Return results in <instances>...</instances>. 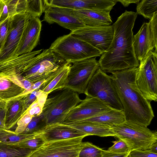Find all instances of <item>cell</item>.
Instances as JSON below:
<instances>
[{
    "instance_id": "6da1fadb",
    "label": "cell",
    "mask_w": 157,
    "mask_h": 157,
    "mask_svg": "<svg viewBox=\"0 0 157 157\" xmlns=\"http://www.w3.org/2000/svg\"><path fill=\"white\" fill-rule=\"evenodd\" d=\"M137 15L136 12L125 10L112 25L114 33L112 42L98 61L99 67L105 73L139 66L134 50L132 31Z\"/></svg>"
},
{
    "instance_id": "7a4b0ae2",
    "label": "cell",
    "mask_w": 157,
    "mask_h": 157,
    "mask_svg": "<svg viewBox=\"0 0 157 157\" xmlns=\"http://www.w3.org/2000/svg\"><path fill=\"white\" fill-rule=\"evenodd\" d=\"M137 69L116 71L110 76L123 106L126 121L147 127L154 115L151 101L143 96L136 84Z\"/></svg>"
},
{
    "instance_id": "3957f363",
    "label": "cell",
    "mask_w": 157,
    "mask_h": 157,
    "mask_svg": "<svg viewBox=\"0 0 157 157\" xmlns=\"http://www.w3.org/2000/svg\"><path fill=\"white\" fill-rule=\"evenodd\" d=\"M82 100L78 94L69 88L64 87L55 90L48 94L40 115L47 125L61 123L68 113Z\"/></svg>"
},
{
    "instance_id": "277c9868",
    "label": "cell",
    "mask_w": 157,
    "mask_h": 157,
    "mask_svg": "<svg viewBox=\"0 0 157 157\" xmlns=\"http://www.w3.org/2000/svg\"><path fill=\"white\" fill-rule=\"evenodd\" d=\"M49 48L71 63L102 54L97 48L70 33L57 38Z\"/></svg>"
},
{
    "instance_id": "5b68a950",
    "label": "cell",
    "mask_w": 157,
    "mask_h": 157,
    "mask_svg": "<svg viewBox=\"0 0 157 157\" xmlns=\"http://www.w3.org/2000/svg\"><path fill=\"white\" fill-rule=\"evenodd\" d=\"M115 136L123 140L130 151L149 149L157 143V132L147 127L127 121L111 127Z\"/></svg>"
},
{
    "instance_id": "8992f818",
    "label": "cell",
    "mask_w": 157,
    "mask_h": 157,
    "mask_svg": "<svg viewBox=\"0 0 157 157\" xmlns=\"http://www.w3.org/2000/svg\"><path fill=\"white\" fill-rule=\"evenodd\" d=\"M85 94L100 100L112 109L123 111V106L110 75L100 67L89 82Z\"/></svg>"
},
{
    "instance_id": "52a82bcc",
    "label": "cell",
    "mask_w": 157,
    "mask_h": 157,
    "mask_svg": "<svg viewBox=\"0 0 157 157\" xmlns=\"http://www.w3.org/2000/svg\"><path fill=\"white\" fill-rule=\"evenodd\" d=\"M140 61L136 82L143 96L150 101L157 100V53L151 51Z\"/></svg>"
},
{
    "instance_id": "ba28073f",
    "label": "cell",
    "mask_w": 157,
    "mask_h": 157,
    "mask_svg": "<svg viewBox=\"0 0 157 157\" xmlns=\"http://www.w3.org/2000/svg\"><path fill=\"white\" fill-rule=\"evenodd\" d=\"M67 62L49 48L36 56L29 70L23 77L33 84L45 80Z\"/></svg>"
},
{
    "instance_id": "9c48e42d",
    "label": "cell",
    "mask_w": 157,
    "mask_h": 157,
    "mask_svg": "<svg viewBox=\"0 0 157 157\" xmlns=\"http://www.w3.org/2000/svg\"><path fill=\"white\" fill-rule=\"evenodd\" d=\"M84 136L45 142L27 157H78Z\"/></svg>"
},
{
    "instance_id": "30bf717a",
    "label": "cell",
    "mask_w": 157,
    "mask_h": 157,
    "mask_svg": "<svg viewBox=\"0 0 157 157\" xmlns=\"http://www.w3.org/2000/svg\"><path fill=\"white\" fill-rule=\"evenodd\" d=\"M70 67L65 87L78 94L85 93L87 85L93 75L99 67L96 57L73 63Z\"/></svg>"
},
{
    "instance_id": "8fae6325",
    "label": "cell",
    "mask_w": 157,
    "mask_h": 157,
    "mask_svg": "<svg viewBox=\"0 0 157 157\" xmlns=\"http://www.w3.org/2000/svg\"><path fill=\"white\" fill-rule=\"evenodd\" d=\"M32 17L25 12L17 13L9 19L8 36L0 51V60L15 57L25 30Z\"/></svg>"
},
{
    "instance_id": "7c38bea8",
    "label": "cell",
    "mask_w": 157,
    "mask_h": 157,
    "mask_svg": "<svg viewBox=\"0 0 157 157\" xmlns=\"http://www.w3.org/2000/svg\"><path fill=\"white\" fill-rule=\"evenodd\" d=\"M70 33L89 44L102 54L107 49L112 42L114 29L112 25L99 27L86 25Z\"/></svg>"
},
{
    "instance_id": "4fadbf2b",
    "label": "cell",
    "mask_w": 157,
    "mask_h": 157,
    "mask_svg": "<svg viewBox=\"0 0 157 157\" xmlns=\"http://www.w3.org/2000/svg\"><path fill=\"white\" fill-rule=\"evenodd\" d=\"M111 109L100 100L86 96L84 99L68 113L61 123L88 119L100 115Z\"/></svg>"
},
{
    "instance_id": "5bb4252c",
    "label": "cell",
    "mask_w": 157,
    "mask_h": 157,
    "mask_svg": "<svg viewBox=\"0 0 157 157\" xmlns=\"http://www.w3.org/2000/svg\"><path fill=\"white\" fill-rule=\"evenodd\" d=\"M42 49L24 54L14 58L0 60V77L23 76L30 69Z\"/></svg>"
},
{
    "instance_id": "9a60e30c",
    "label": "cell",
    "mask_w": 157,
    "mask_h": 157,
    "mask_svg": "<svg viewBox=\"0 0 157 157\" xmlns=\"http://www.w3.org/2000/svg\"><path fill=\"white\" fill-rule=\"evenodd\" d=\"M73 10L65 7L48 6L44 12L43 21L49 24L57 23L73 31L86 25L75 16Z\"/></svg>"
},
{
    "instance_id": "2e32d148",
    "label": "cell",
    "mask_w": 157,
    "mask_h": 157,
    "mask_svg": "<svg viewBox=\"0 0 157 157\" xmlns=\"http://www.w3.org/2000/svg\"><path fill=\"white\" fill-rule=\"evenodd\" d=\"M47 1L48 6L109 13L117 2L116 0H47Z\"/></svg>"
},
{
    "instance_id": "e0dca14e",
    "label": "cell",
    "mask_w": 157,
    "mask_h": 157,
    "mask_svg": "<svg viewBox=\"0 0 157 157\" xmlns=\"http://www.w3.org/2000/svg\"><path fill=\"white\" fill-rule=\"evenodd\" d=\"M41 26L39 18H30L24 31L15 57L32 52L39 42Z\"/></svg>"
},
{
    "instance_id": "ac0fdd59",
    "label": "cell",
    "mask_w": 157,
    "mask_h": 157,
    "mask_svg": "<svg viewBox=\"0 0 157 157\" xmlns=\"http://www.w3.org/2000/svg\"><path fill=\"white\" fill-rule=\"evenodd\" d=\"M87 136L78 130L58 123L46 125L42 130L41 135L45 142Z\"/></svg>"
},
{
    "instance_id": "d6986e66",
    "label": "cell",
    "mask_w": 157,
    "mask_h": 157,
    "mask_svg": "<svg viewBox=\"0 0 157 157\" xmlns=\"http://www.w3.org/2000/svg\"><path fill=\"white\" fill-rule=\"evenodd\" d=\"M135 54L140 61L154 48L153 39L149 22H144L138 33L133 36Z\"/></svg>"
},
{
    "instance_id": "ffe728a7",
    "label": "cell",
    "mask_w": 157,
    "mask_h": 157,
    "mask_svg": "<svg viewBox=\"0 0 157 157\" xmlns=\"http://www.w3.org/2000/svg\"><path fill=\"white\" fill-rule=\"evenodd\" d=\"M75 16L86 25L99 27L109 26L112 23L110 13L87 10H73Z\"/></svg>"
},
{
    "instance_id": "44dd1931",
    "label": "cell",
    "mask_w": 157,
    "mask_h": 157,
    "mask_svg": "<svg viewBox=\"0 0 157 157\" xmlns=\"http://www.w3.org/2000/svg\"><path fill=\"white\" fill-rule=\"evenodd\" d=\"M71 66V63L66 62L48 78L38 89L48 94L55 90L64 87Z\"/></svg>"
},
{
    "instance_id": "7402d4cb",
    "label": "cell",
    "mask_w": 157,
    "mask_h": 157,
    "mask_svg": "<svg viewBox=\"0 0 157 157\" xmlns=\"http://www.w3.org/2000/svg\"><path fill=\"white\" fill-rule=\"evenodd\" d=\"M61 124L67 125L86 134L88 136H97L100 137L115 136L111 127L82 121L64 122Z\"/></svg>"
},
{
    "instance_id": "603a6c76",
    "label": "cell",
    "mask_w": 157,
    "mask_h": 157,
    "mask_svg": "<svg viewBox=\"0 0 157 157\" xmlns=\"http://www.w3.org/2000/svg\"><path fill=\"white\" fill-rule=\"evenodd\" d=\"M21 95L6 101L4 122L7 129L10 130L15 125L26 112L21 100Z\"/></svg>"
},
{
    "instance_id": "cb8c5ba5",
    "label": "cell",
    "mask_w": 157,
    "mask_h": 157,
    "mask_svg": "<svg viewBox=\"0 0 157 157\" xmlns=\"http://www.w3.org/2000/svg\"><path fill=\"white\" fill-rule=\"evenodd\" d=\"M79 121L89 122L111 127L113 125L122 123L126 121L123 111L111 109L100 115Z\"/></svg>"
},
{
    "instance_id": "d4e9b609",
    "label": "cell",
    "mask_w": 157,
    "mask_h": 157,
    "mask_svg": "<svg viewBox=\"0 0 157 157\" xmlns=\"http://www.w3.org/2000/svg\"><path fill=\"white\" fill-rule=\"evenodd\" d=\"M25 90L7 78L0 77V98L7 101L22 95Z\"/></svg>"
},
{
    "instance_id": "484cf974",
    "label": "cell",
    "mask_w": 157,
    "mask_h": 157,
    "mask_svg": "<svg viewBox=\"0 0 157 157\" xmlns=\"http://www.w3.org/2000/svg\"><path fill=\"white\" fill-rule=\"evenodd\" d=\"M32 151L17 144L0 142V157H27Z\"/></svg>"
},
{
    "instance_id": "4316f807",
    "label": "cell",
    "mask_w": 157,
    "mask_h": 157,
    "mask_svg": "<svg viewBox=\"0 0 157 157\" xmlns=\"http://www.w3.org/2000/svg\"><path fill=\"white\" fill-rule=\"evenodd\" d=\"M42 131L29 134L16 133L11 130L0 128V142L16 144L41 134Z\"/></svg>"
},
{
    "instance_id": "83f0119b",
    "label": "cell",
    "mask_w": 157,
    "mask_h": 157,
    "mask_svg": "<svg viewBox=\"0 0 157 157\" xmlns=\"http://www.w3.org/2000/svg\"><path fill=\"white\" fill-rule=\"evenodd\" d=\"M136 10L137 14L151 20L157 13V0H142L138 3Z\"/></svg>"
},
{
    "instance_id": "f1b7e54d",
    "label": "cell",
    "mask_w": 157,
    "mask_h": 157,
    "mask_svg": "<svg viewBox=\"0 0 157 157\" xmlns=\"http://www.w3.org/2000/svg\"><path fill=\"white\" fill-rule=\"evenodd\" d=\"M47 0H27L26 12L32 17H40L48 7Z\"/></svg>"
},
{
    "instance_id": "f546056e",
    "label": "cell",
    "mask_w": 157,
    "mask_h": 157,
    "mask_svg": "<svg viewBox=\"0 0 157 157\" xmlns=\"http://www.w3.org/2000/svg\"><path fill=\"white\" fill-rule=\"evenodd\" d=\"M46 125L45 121L40 115L33 117L22 134H29L41 131Z\"/></svg>"
},
{
    "instance_id": "4dcf8cb0",
    "label": "cell",
    "mask_w": 157,
    "mask_h": 157,
    "mask_svg": "<svg viewBox=\"0 0 157 157\" xmlns=\"http://www.w3.org/2000/svg\"><path fill=\"white\" fill-rule=\"evenodd\" d=\"M103 150L89 142H84L78 157H102Z\"/></svg>"
},
{
    "instance_id": "1f68e13d",
    "label": "cell",
    "mask_w": 157,
    "mask_h": 157,
    "mask_svg": "<svg viewBox=\"0 0 157 157\" xmlns=\"http://www.w3.org/2000/svg\"><path fill=\"white\" fill-rule=\"evenodd\" d=\"M41 134L25 140L16 144L24 148L31 151L34 150L45 142L41 136Z\"/></svg>"
},
{
    "instance_id": "d6a6232c",
    "label": "cell",
    "mask_w": 157,
    "mask_h": 157,
    "mask_svg": "<svg viewBox=\"0 0 157 157\" xmlns=\"http://www.w3.org/2000/svg\"><path fill=\"white\" fill-rule=\"evenodd\" d=\"M4 77L7 78L15 84L24 89L25 90L23 94V95H25L28 94L29 90L33 85L30 81L21 76L11 75Z\"/></svg>"
},
{
    "instance_id": "836d02e7",
    "label": "cell",
    "mask_w": 157,
    "mask_h": 157,
    "mask_svg": "<svg viewBox=\"0 0 157 157\" xmlns=\"http://www.w3.org/2000/svg\"><path fill=\"white\" fill-rule=\"evenodd\" d=\"M40 91V90L38 89L28 94L21 95V100L26 112L31 105L37 100Z\"/></svg>"
},
{
    "instance_id": "e575fe53",
    "label": "cell",
    "mask_w": 157,
    "mask_h": 157,
    "mask_svg": "<svg viewBox=\"0 0 157 157\" xmlns=\"http://www.w3.org/2000/svg\"><path fill=\"white\" fill-rule=\"evenodd\" d=\"M113 144L109 147L107 150L109 152L122 153L130 152L129 148L126 144L122 140L119 139L113 142Z\"/></svg>"
},
{
    "instance_id": "d590c367",
    "label": "cell",
    "mask_w": 157,
    "mask_h": 157,
    "mask_svg": "<svg viewBox=\"0 0 157 157\" xmlns=\"http://www.w3.org/2000/svg\"><path fill=\"white\" fill-rule=\"evenodd\" d=\"M33 117L27 111L17 123L14 132L17 134L22 133L31 121Z\"/></svg>"
},
{
    "instance_id": "8d00e7d4",
    "label": "cell",
    "mask_w": 157,
    "mask_h": 157,
    "mask_svg": "<svg viewBox=\"0 0 157 157\" xmlns=\"http://www.w3.org/2000/svg\"><path fill=\"white\" fill-rule=\"evenodd\" d=\"M154 45L155 51L157 50V13L154 15L149 22Z\"/></svg>"
},
{
    "instance_id": "74e56055",
    "label": "cell",
    "mask_w": 157,
    "mask_h": 157,
    "mask_svg": "<svg viewBox=\"0 0 157 157\" xmlns=\"http://www.w3.org/2000/svg\"><path fill=\"white\" fill-rule=\"evenodd\" d=\"M9 19L0 24V51L3 48L7 39Z\"/></svg>"
},
{
    "instance_id": "f35d334b",
    "label": "cell",
    "mask_w": 157,
    "mask_h": 157,
    "mask_svg": "<svg viewBox=\"0 0 157 157\" xmlns=\"http://www.w3.org/2000/svg\"><path fill=\"white\" fill-rule=\"evenodd\" d=\"M129 157H157V154L151 152L149 149L136 150L131 151Z\"/></svg>"
},
{
    "instance_id": "ab89813d",
    "label": "cell",
    "mask_w": 157,
    "mask_h": 157,
    "mask_svg": "<svg viewBox=\"0 0 157 157\" xmlns=\"http://www.w3.org/2000/svg\"><path fill=\"white\" fill-rule=\"evenodd\" d=\"M8 13V18H10L17 14V5L18 0H3Z\"/></svg>"
},
{
    "instance_id": "60d3db41",
    "label": "cell",
    "mask_w": 157,
    "mask_h": 157,
    "mask_svg": "<svg viewBox=\"0 0 157 157\" xmlns=\"http://www.w3.org/2000/svg\"><path fill=\"white\" fill-rule=\"evenodd\" d=\"M130 152L116 153L108 151L107 150H103L102 157H128Z\"/></svg>"
},
{
    "instance_id": "b9f144b4",
    "label": "cell",
    "mask_w": 157,
    "mask_h": 157,
    "mask_svg": "<svg viewBox=\"0 0 157 157\" xmlns=\"http://www.w3.org/2000/svg\"><path fill=\"white\" fill-rule=\"evenodd\" d=\"M43 107L39 105L36 106L29 108L27 112L31 116H34L40 115L42 113Z\"/></svg>"
},
{
    "instance_id": "7bdbcfd3",
    "label": "cell",
    "mask_w": 157,
    "mask_h": 157,
    "mask_svg": "<svg viewBox=\"0 0 157 157\" xmlns=\"http://www.w3.org/2000/svg\"><path fill=\"white\" fill-rule=\"evenodd\" d=\"M5 113L6 109H0V128L6 129L4 122Z\"/></svg>"
},
{
    "instance_id": "ee69618b",
    "label": "cell",
    "mask_w": 157,
    "mask_h": 157,
    "mask_svg": "<svg viewBox=\"0 0 157 157\" xmlns=\"http://www.w3.org/2000/svg\"><path fill=\"white\" fill-rule=\"evenodd\" d=\"M116 1L117 2H120L124 7H126L132 3H138L140 0H116Z\"/></svg>"
},
{
    "instance_id": "f6af8a7d",
    "label": "cell",
    "mask_w": 157,
    "mask_h": 157,
    "mask_svg": "<svg viewBox=\"0 0 157 157\" xmlns=\"http://www.w3.org/2000/svg\"><path fill=\"white\" fill-rule=\"evenodd\" d=\"M7 105V101L0 98V109H6Z\"/></svg>"
},
{
    "instance_id": "bcb514c9",
    "label": "cell",
    "mask_w": 157,
    "mask_h": 157,
    "mask_svg": "<svg viewBox=\"0 0 157 157\" xmlns=\"http://www.w3.org/2000/svg\"><path fill=\"white\" fill-rule=\"evenodd\" d=\"M149 150L152 152L157 154V143L154 144Z\"/></svg>"
},
{
    "instance_id": "7dc6e473",
    "label": "cell",
    "mask_w": 157,
    "mask_h": 157,
    "mask_svg": "<svg viewBox=\"0 0 157 157\" xmlns=\"http://www.w3.org/2000/svg\"><path fill=\"white\" fill-rule=\"evenodd\" d=\"M4 4L3 0H0V17L2 13Z\"/></svg>"
},
{
    "instance_id": "c3c4849f",
    "label": "cell",
    "mask_w": 157,
    "mask_h": 157,
    "mask_svg": "<svg viewBox=\"0 0 157 157\" xmlns=\"http://www.w3.org/2000/svg\"><path fill=\"white\" fill-rule=\"evenodd\" d=\"M128 157H129V156H128Z\"/></svg>"
}]
</instances>
